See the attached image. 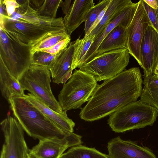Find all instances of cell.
<instances>
[{
    "mask_svg": "<svg viewBox=\"0 0 158 158\" xmlns=\"http://www.w3.org/2000/svg\"><path fill=\"white\" fill-rule=\"evenodd\" d=\"M142 83L138 67L125 70L104 81L98 85L86 104L81 109L80 118L88 122L98 120L137 101Z\"/></svg>",
    "mask_w": 158,
    "mask_h": 158,
    "instance_id": "6da1fadb",
    "label": "cell"
},
{
    "mask_svg": "<svg viewBox=\"0 0 158 158\" xmlns=\"http://www.w3.org/2000/svg\"><path fill=\"white\" fill-rule=\"evenodd\" d=\"M9 103L15 118L23 130L34 139H63L74 133L61 129L23 96L12 97Z\"/></svg>",
    "mask_w": 158,
    "mask_h": 158,
    "instance_id": "7a4b0ae2",
    "label": "cell"
},
{
    "mask_svg": "<svg viewBox=\"0 0 158 158\" xmlns=\"http://www.w3.org/2000/svg\"><path fill=\"white\" fill-rule=\"evenodd\" d=\"M158 112L141 101L124 106L109 115L108 124L116 133L144 128L155 123Z\"/></svg>",
    "mask_w": 158,
    "mask_h": 158,
    "instance_id": "3957f363",
    "label": "cell"
},
{
    "mask_svg": "<svg viewBox=\"0 0 158 158\" xmlns=\"http://www.w3.org/2000/svg\"><path fill=\"white\" fill-rule=\"evenodd\" d=\"M68 82L64 85L58 96V102L63 111L82 108L98 85L91 75L75 70Z\"/></svg>",
    "mask_w": 158,
    "mask_h": 158,
    "instance_id": "277c9868",
    "label": "cell"
},
{
    "mask_svg": "<svg viewBox=\"0 0 158 158\" xmlns=\"http://www.w3.org/2000/svg\"><path fill=\"white\" fill-rule=\"evenodd\" d=\"M130 58L126 49L113 50L96 55L79 69L91 75L97 81H105L124 71Z\"/></svg>",
    "mask_w": 158,
    "mask_h": 158,
    "instance_id": "5b68a950",
    "label": "cell"
},
{
    "mask_svg": "<svg viewBox=\"0 0 158 158\" xmlns=\"http://www.w3.org/2000/svg\"><path fill=\"white\" fill-rule=\"evenodd\" d=\"M50 73L45 67L31 64L19 82L23 89L27 90L55 111H63L52 92Z\"/></svg>",
    "mask_w": 158,
    "mask_h": 158,
    "instance_id": "8992f818",
    "label": "cell"
},
{
    "mask_svg": "<svg viewBox=\"0 0 158 158\" xmlns=\"http://www.w3.org/2000/svg\"><path fill=\"white\" fill-rule=\"evenodd\" d=\"M0 58L19 81L32 64L31 46L22 44L0 29Z\"/></svg>",
    "mask_w": 158,
    "mask_h": 158,
    "instance_id": "52a82bcc",
    "label": "cell"
},
{
    "mask_svg": "<svg viewBox=\"0 0 158 158\" xmlns=\"http://www.w3.org/2000/svg\"><path fill=\"white\" fill-rule=\"evenodd\" d=\"M0 29L19 43L31 46L48 33L65 28H55L38 25L14 19L0 14Z\"/></svg>",
    "mask_w": 158,
    "mask_h": 158,
    "instance_id": "ba28073f",
    "label": "cell"
},
{
    "mask_svg": "<svg viewBox=\"0 0 158 158\" xmlns=\"http://www.w3.org/2000/svg\"><path fill=\"white\" fill-rule=\"evenodd\" d=\"M0 125L4 138L0 158H28L29 149L24 131L18 121L8 115Z\"/></svg>",
    "mask_w": 158,
    "mask_h": 158,
    "instance_id": "9c48e42d",
    "label": "cell"
},
{
    "mask_svg": "<svg viewBox=\"0 0 158 158\" xmlns=\"http://www.w3.org/2000/svg\"><path fill=\"white\" fill-rule=\"evenodd\" d=\"M138 5L134 16L126 29L128 50L129 54L141 65L140 49L142 39L149 25H152L142 0Z\"/></svg>",
    "mask_w": 158,
    "mask_h": 158,
    "instance_id": "30bf717a",
    "label": "cell"
},
{
    "mask_svg": "<svg viewBox=\"0 0 158 158\" xmlns=\"http://www.w3.org/2000/svg\"><path fill=\"white\" fill-rule=\"evenodd\" d=\"M82 143L81 136L74 133L63 139L39 140L37 144L29 149V153L36 158H59L68 148Z\"/></svg>",
    "mask_w": 158,
    "mask_h": 158,
    "instance_id": "8fae6325",
    "label": "cell"
},
{
    "mask_svg": "<svg viewBox=\"0 0 158 158\" xmlns=\"http://www.w3.org/2000/svg\"><path fill=\"white\" fill-rule=\"evenodd\" d=\"M140 53L144 77L152 75L158 62V33L152 25L148 26L143 36Z\"/></svg>",
    "mask_w": 158,
    "mask_h": 158,
    "instance_id": "7c38bea8",
    "label": "cell"
},
{
    "mask_svg": "<svg viewBox=\"0 0 158 158\" xmlns=\"http://www.w3.org/2000/svg\"><path fill=\"white\" fill-rule=\"evenodd\" d=\"M107 148L109 158H157L148 148L119 136L110 140Z\"/></svg>",
    "mask_w": 158,
    "mask_h": 158,
    "instance_id": "4fadbf2b",
    "label": "cell"
},
{
    "mask_svg": "<svg viewBox=\"0 0 158 158\" xmlns=\"http://www.w3.org/2000/svg\"><path fill=\"white\" fill-rule=\"evenodd\" d=\"M138 5V2L134 3L125 7L115 15L89 48L86 55L84 64L94 57L95 52L102 41L117 26L122 24L127 28L134 16Z\"/></svg>",
    "mask_w": 158,
    "mask_h": 158,
    "instance_id": "5bb4252c",
    "label": "cell"
},
{
    "mask_svg": "<svg viewBox=\"0 0 158 158\" xmlns=\"http://www.w3.org/2000/svg\"><path fill=\"white\" fill-rule=\"evenodd\" d=\"M75 41L70 42L67 48L56 58L49 69L54 83L64 84L71 77Z\"/></svg>",
    "mask_w": 158,
    "mask_h": 158,
    "instance_id": "9a60e30c",
    "label": "cell"
},
{
    "mask_svg": "<svg viewBox=\"0 0 158 158\" xmlns=\"http://www.w3.org/2000/svg\"><path fill=\"white\" fill-rule=\"evenodd\" d=\"M10 17L12 19L38 25L52 27L65 28L62 17L51 19L40 15L36 10L30 6L29 0L20 5Z\"/></svg>",
    "mask_w": 158,
    "mask_h": 158,
    "instance_id": "2e32d148",
    "label": "cell"
},
{
    "mask_svg": "<svg viewBox=\"0 0 158 158\" xmlns=\"http://www.w3.org/2000/svg\"><path fill=\"white\" fill-rule=\"evenodd\" d=\"M23 97L61 129L73 132L75 123L68 117L66 111L61 113L55 111L31 93L25 94Z\"/></svg>",
    "mask_w": 158,
    "mask_h": 158,
    "instance_id": "e0dca14e",
    "label": "cell"
},
{
    "mask_svg": "<svg viewBox=\"0 0 158 158\" xmlns=\"http://www.w3.org/2000/svg\"><path fill=\"white\" fill-rule=\"evenodd\" d=\"M94 5L93 0H75L72 3L67 13L63 18L68 34H71L83 22L88 10Z\"/></svg>",
    "mask_w": 158,
    "mask_h": 158,
    "instance_id": "ac0fdd59",
    "label": "cell"
},
{
    "mask_svg": "<svg viewBox=\"0 0 158 158\" xmlns=\"http://www.w3.org/2000/svg\"><path fill=\"white\" fill-rule=\"evenodd\" d=\"M127 27L119 24L114 28L103 39L96 51L97 55L120 49H128Z\"/></svg>",
    "mask_w": 158,
    "mask_h": 158,
    "instance_id": "d6986e66",
    "label": "cell"
},
{
    "mask_svg": "<svg viewBox=\"0 0 158 158\" xmlns=\"http://www.w3.org/2000/svg\"><path fill=\"white\" fill-rule=\"evenodd\" d=\"M0 89L2 96L9 103L12 97L25 94L19 81L10 73L1 58Z\"/></svg>",
    "mask_w": 158,
    "mask_h": 158,
    "instance_id": "ffe728a7",
    "label": "cell"
},
{
    "mask_svg": "<svg viewBox=\"0 0 158 158\" xmlns=\"http://www.w3.org/2000/svg\"><path fill=\"white\" fill-rule=\"evenodd\" d=\"M143 84L140 100L153 107L158 113V78L154 74L145 77Z\"/></svg>",
    "mask_w": 158,
    "mask_h": 158,
    "instance_id": "44dd1931",
    "label": "cell"
},
{
    "mask_svg": "<svg viewBox=\"0 0 158 158\" xmlns=\"http://www.w3.org/2000/svg\"><path fill=\"white\" fill-rule=\"evenodd\" d=\"M134 3L131 0H111L107 9L101 20L89 35H95V40L117 13Z\"/></svg>",
    "mask_w": 158,
    "mask_h": 158,
    "instance_id": "7402d4cb",
    "label": "cell"
},
{
    "mask_svg": "<svg viewBox=\"0 0 158 158\" xmlns=\"http://www.w3.org/2000/svg\"><path fill=\"white\" fill-rule=\"evenodd\" d=\"M95 35H89L85 38L80 39V37L75 41V46L73 57L71 69L73 70L80 68L84 64L86 55L95 40Z\"/></svg>",
    "mask_w": 158,
    "mask_h": 158,
    "instance_id": "603a6c76",
    "label": "cell"
},
{
    "mask_svg": "<svg viewBox=\"0 0 158 158\" xmlns=\"http://www.w3.org/2000/svg\"><path fill=\"white\" fill-rule=\"evenodd\" d=\"M69 36L65 28L50 32L31 46V53L33 55L36 52L49 48Z\"/></svg>",
    "mask_w": 158,
    "mask_h": 158,
    "instance_id": "cb8c5ba5",
    "label": "cell"
},
{
    "mask_svg": "<svg viewBox=\"0 0 158 158\" xmlns=\"http://www.w3.org/2000/svg\"><path fill=\"white\" fill-rule=\"evenodd\" d=\"M59 158H109L94 148L81 145L72 147Z\"/></svg>",
    "mask_w": 158,
    "mask_h": 158,
    "instance_id": "d4e9b609",
    "label": "cell"
},
{
    "mask_svg": "<svg viewBox=\"0 0 158 158\" xmlns=\"http://www.w3.org/2000/svg\"><path fill=\"white\" fill-rule=\"evenodd\" d=\"M111 0L100 1L90 9L86 14L85 18L84 31L87 33L103 9L110 3Z\"/></svg>",
    "mask_w": 158,
    "mask_h": 158,
    "instance_id": "484cf974",
    "label": "cell"
},
{
    "mask_svg": "<svg viewBox=\"0 0 158 158\" xmlns=\"http://www.w3.org/2000/svg\"><path fill=\"white\" fill-rule=\"evenodd\" d=\"M61 0H45L36 11L40 15L47 18H56L57 11Z\"/></svg>",
    "mask_w": 158,
    "mask_h": 158,
    "instance_id": "4316f807",
    "label": "cell"
},
{
    "mask_svg": "<svg viewBox=\"0 0 158 158\" xmlns=\"http://www.w3.org/2000/svg\"><path fill=\"white\" fill-rule=\"evenodd\" d=\"M61 53L54 55L42 51L36 52L32 55V64L44 66L49 69L53 62Z\"/></svg>",
    "mask_w": 158,
    "mask_h": 158,
    "instance_id": "83f0119b",
    "label": "cell"
},
{
    "mask_svg": "<svg viewBox=\"0 0 158 158\" xmlns=\"http://www.w3.org/2000/svg\"><path fill=\"white\" fill-rule=\"evenodd\" d=\"M70 36L60 41L52 47L42 51L50 54L56 55L60 54L65 50L70 43Z\"/></svg>",
    "mask_w": 158,
    "mask_h": 158,
    "instance_id": "f1b7e54d",
    "label": "cell"
},
{
    "mask_svg": "<svg viewBox=\"0 0 158 158\" xmlns=\"http://www.w3.org/2000/svg\"><path fill=\"white\" fill-rule=\"evenodd\" d=\"M142 2L152 26L158 33V9H154L149 6L143 0H142Z\"/></svg>",
    "mask_w": 158,
    "mask_h": 158,
    "instance_id": "f546056e",
    "label": "cell"
},
{
    "mask_svg": "<svg viewBox=\"0 0 158 158\" xmlns=\"http://www.w3.org/2000/svg\"><path fill=\"white\" fill-rule=\"evenodd\" d=\"M6 8L7 15L10 17L15 12L16 9L19 8L21 5L16 0H2Z\"/></svg>",
    "mask_w": 158,
    "mask_h": 158,
    "instance_id": "4dcf8cb0",
    "label": "cell"
},
{
    "mask_svg": "<svg viewBox=\"0 0 158 158\" xmlns=\"http://www.w3.org/2000/svg\"><path fill=\"white\" fill-rule=\"evenodd\" d=\"M109 5V4L100 13V14L98 16V17L96 20H95V21L94 22V23L93 24L89 30L88 32L84 36L83 38H86L89 35V34L91 32V31L94 29L95 28L98 24L99 23L101 20L102 18L105 13Z\"/></svg>",
    "mask_w": 158,
    "mask_h": 158,
    "instance_id": "1f68e13d",
    "label": "cell"
},
{
    "mask_svg": "<svg viewBox=\"0 0 158 158\" xmlns=\"http://www.w3.org/2000/svg\"><path fill=\"white\" fill-rule=\"evenodd\" d=\"M71 1V0L61 1L60 7H61L63 14L65 15L67 13L70 8L72 4Z\"/></svg>",
    "mask_w": 158,
    "mask_h": 158,
    "instance_id": "d6a6232c",
    "label": "cell"
},
{
    "mask_svg": "<svg viewBox=\"0 0 158 158\" xmlns=\"http://www.w3.org/2000/svg\"><path fill=\"white\" fill-rule=\"evenodd\" d=\"M44 1V0H29V3L31 8L36 10L41 6Z\"/></svg>",
    "mask_w": 158,
    "mask_h": 158,
    "instance_id": "836d02e7",
    "label": "cell"
},
{
    "mask_svg": "<svg viewBox=\"0 0 158 158\" xmlns=\"http://www.w3.org/2000/svg\"><path fill=\"white\" fill-rule=\"evenodd\" d=\"M147 4L152 8L158 9V0H143Z\"/></svg>",
    "mask_w": 158,
    "mask_h": 158,
    "instance_id": "e575fe53",
    "label": "cell"
},
{
    "mask_svg": "<svg viewBox=\"0 0 158 158\" xmlns=\"http://www.w3.org/2000/svg\"><path fill=\"white\" fill-rule=\"evenodd\" d=\"M154 74L155 75H158V62L155 68L154 72Z\"/></svg>",
    "mask_w": 158,
    "mask_h": 158,
    "instance_id": "d590c367",
    "label": "cell"
},
{
    "mask_svg": "<svg viewBox=\"0 0 158 158\" xmlns=\"http://www.w3.org/2000/svg\"><path fill=\"white\" fill-rule=\"evenodd\" d=\"M28 158H36L34 156L29 153Z\"/></svg>",
    "mask_w": 158,
    "mask_h": 158,
    "instance_id": "8d00e7d4",
    "label": "cell"
},
{
    "mask_svg": "<svg viewBox=\"0 0 158 158\" xmlns=\"http://www.w3.org/2000/svg\"><path fill=\"white\" fill-rule=\"evenodd\" d=\"M155 76H156V77L157 78H158V75H155Z\"/></svg>",
    "mask_w": 158,
    "mask_h": 158,
    "instance_id": "74e56055",
    "label": "cell"
}]
</instances>
